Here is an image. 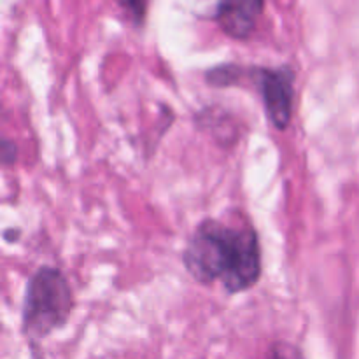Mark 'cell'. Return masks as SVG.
<instances>
[{
    "mask_svg": "<svg viewBox=\"0 0 359 359\" xmlns=\"http://www.w3.org/2000/svg\"><path fill=\"white\" fill-rule=\"evenodd\" d=\"M186 272L202 286L221 283L228 294L252 290L262 279V245L251 224L203 219L182 252Z\"/></svg>",
    "mask_w": 359,
    "mask_h": 359,
    "instance_id": "6da1fadb",
    "label": "cell"
},
{
    "mask_svg": "<svg viewBox=\"0 0 359 359\" xmlns=\"http://www.w3.org/2000/svg\"><path fill=\"white\" fill-rule=\"evenodd\" d=\"M74 291L65 273L56 266H41L28 279L21 309V333L32 342L48 339L69 323Z\"/></svg>",
    "mask_w": 359,
    "mask_h": 359,
    "instance_id": "7a4b0ae2",
    "label": "cell"
},
{
    "mask_svg": "<svg viewBox=\"0 0 359 359\" xmlns=\"http://www.w3.org/2000/svg\"><path fill=\"white\" fill-rule=\"evenodd\" d=\"M249 79H255L265 105V114L273 128L279 132L287 130L293 119L294 70L287 65L277 69L252 67L249 69Z\"/></svg>",
    "mask_w": 359,
    "mask_h": 359,
    "instance_id": "3957f363",
    "label": "cell"
},
{
    "mask_svg": "<svg viewBox=\"0 0 359 359\" xmlns=\"http://www.w3.org/2000/svg\"><path fill=\"white\" fill-rule=\"evenodd\" d=\"M265 4L266 0H219L212 20L230 39L245 41L255 32Z\"/></svg>",
    "mask_w": 359,
    "mask_h": 359,
    "instance_id": "277c9868",
    "label": "cell"
},
{
    "mask_svg": "<svg viewBox=\"0 0 359 359\" xmlns=\"http://www.w3.org/2000/svg\"><path fill=\"white\" fill-rule=\"evenodd\" d=\"M119 7L126 13V16L133 21V25H144L149 7V0H116Z\"/></svg>",
    "mask_w": 359,
    "mask_h": 359,
    "instance_id": "5b68a950",
    "label": "cell"
},
{
    "mask_svg": "<svg viewBox=\"0 0 359 359\" xmlns=\"http://www.w3.org/2000/svg\"><path fill=\"white\" fill-rule=\"evenodd\" d=\"M18 156V147L13 140H4L2 142V163L4 165H11L16 161Z\"/></svg>",
    "mask_w": 359,
    "mask_h": 359,
    "instance_id": "8992f818",
    "label": "cell"
}]
</instances>
